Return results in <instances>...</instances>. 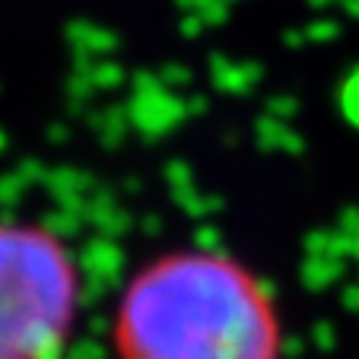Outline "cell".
<instances>
[{
	"label": "cell",
	"mask_w": 359,
	"mask_h": 359,
	"mask_svg": "<svg viewBox=\"0 0 359 359\" xmlns=\"http://www.w3.org/2000/svg\"><path fill=\"white\" fill-rule=\"evenodd\" d=\"M273 290L245 261L175 248L130 273L111 312L115 359H283Z\"/></svg>",
	"instance_id": "6da1fadb"
},
{
	"label": "cell",
	"mask_w": 359,
	"mask_h": 359,
	"mask_svg": "<svg viewBox=\"0 0 359 359\" xmlns=\"http://www.w3.org/2000/svg\"><path fill=\"white\" fill-rule=\"evenodd\" d=\"M70 245L29 219H0V359H55L80 315Z\"/></svg>",
	"instance_id": "7a4b0ae2"
}]
</instances>
